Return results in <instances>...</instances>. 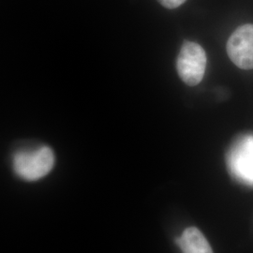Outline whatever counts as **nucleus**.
<instances>
[{
  "label": "nucleus",
  "mask_w": 253,
  "mask_h": 253,
  "mask_svg": "<svg viewBox=\"0 0 253 253\" xmlns=\"http://www.w3.org/2000/svg\"><path fill=\"white\" fill-rule=\"evenodd\" d=\"M54 155L48 146L33 151H19L13 156L12 168L22 179L36 181L44 177L53 169Z\"/></svg>",
  "instance_id": "f257e3e1"
},
{
  "label": "nucleus",
  "mask_w": 253,
  "mask_h": 253,
  "mask_svg": "<svg viewBox=\"0 0 253 253\" xmlns=\"http://www.w3.org/2000/svg\"><path fill=\"white\" fill-rule=\"evenodd\" d=\"M207 63V54L202 46L184 42L176 60V70L182 81L190 86L197 85L205 76Z\"/></svg>",
  "instance_id": "f03ea898"
},
{
  "label": "nucleus",
  "mask_w": 253,
  "mask_h": 253,
  "mask_svg": "<svg viewBox=\"0 0 253 253\" xmlns=\"http://www.w3.org/2000/svg\"><path fill=\"white\" fill-rule=\"evenodd\" d=\"M227 54L233 63L242 70L253 69V25L236 28L227 42Z\"/></svg>",
  "instance_id": "7ed1b4c3"
},
{
  "label": "nucleus",
  "mask_w": 253,
  "mask_h": 253,
  "mask_svg": "<svg viewBox=\"0 0 253 253\" xmlns=\"http://www.w3.org/2000/svg\"><path fill=\"white\" fill-rule=\"evenodd\" d=\"M227 164L238 180L253 184V136L235 142L227 155Z\"/></svg>",
  "instance_id": "20e7f679"
},
{
  "label": "nucleus",
  "mask_w": 253,
  "mask_h": 253,
  "mask_svg": "<svg viewBox=\"0 0 253 253\" xmlns=\"http://www.w3.org/2000/svg\"><path fill=\"white\" fill-rule=\"evenodd\" d=\"M176 243L183 253H213L205 235L195 227L187 228Z\"/></svg>",
  "instance_id": "39448f33"
},
{
  "label": "nucleus",
  "mask_w": 253,
  "mask_h": 253,
  "mask_svg": "<svg viewBox=\"0 0 253 253\" xmlns=\"http://www.w3.org/2000/svg\"><path fill=\"white\" fill-rule=\"evenodd\" d=\"M160 4H162L163 7L167 9H176L181 6L183 3L186 2V0H157Z\"/></svg>",
  "instance_id": "423d86ee"
}]
</instances>
